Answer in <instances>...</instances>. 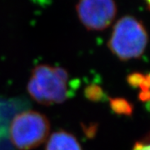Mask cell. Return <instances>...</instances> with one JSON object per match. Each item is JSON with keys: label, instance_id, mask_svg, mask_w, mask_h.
<instances>
[{"label": "cell", "instance_id": "cell-1", "mask_svg": "<svg viewBox=\"0 0 150 150\" xmlns=\"http://www.w3.org/2000/svg\"><path fill=\"white\" fill-rule=\"evenodd\" d=\"M69 74L60 67L37 65L28 81L27 90L34 101L50 106L65 102L70 95Z\"/></svg>", "mask_w": 150, "mask_h": 150}, {"label": "cell", "instance_id": "cell-2", "mask_svg": "<svg viewBox=\"0 0 150 150\" xmlns=\"http://www.w3.org/2000/svg\"><path fill=\"white\" fill-rule=\"evenodd\" d=\"M148 44V34L139 20L131 16L118 19L113 26L108 47L117 58L129 60L140 57Z\"/></svg>", "mask_w": 150, "mask_h": 150}, {"label": "cell", "instance_id": "cell-3", "mask_svg": "<svg viewBox=\"0 0 150 150\" xmlns=\"http://www.w3.org/2000/svg\"><path fill=\"white\" fill-rule=\"evenodd\" d=\"M50 122L42 112L27 110L13 118L9 126V138L18 150H32L48 139Z\"/></svg>", "mask_w": 150, "mask_h": 150}, {"label": "cell", "instance_id": "cell-4", "mask_svg": "<svg viewBox=\"0 0 150 150\" xmlns=\"http://www.w3.org/2000/svg\"><path fill=\"white\" fill-rule=\"evenodd\" d=\"M76 13L80 23L90 31L108 28L117 14L114 0H79Z\"/></svg>", "mask_w": 150, "mask_h": 150}, {"label": "cell", "instance_id": "cell-5", "mask_svg": "<svg viewBox=\"0 0 150 150\" xmlns=\"http://www.w3.org/2000/svg\"><path fill=\"white\" fill-rule=\"evenodd\" d=\"M45 150H83V149L74 134L64 130H58L48 138Z\"/></svg>", "mask_w": 150, "mask_h": 150}, {"label": "cell", "instance_id": "cell-6", "mask_svg": "<svg viewBox=\"0 0 150 150\" xmlns=\"http://www.w3.org/2000/svg\"><path fill=\"white\" fill-rule=\"evenodd\" d=\"M128 82L134 88L139 89V97L142 100L150 101V73L147 74H133L129 76Z\"/></svg>", "mask_w": 150, "mask_h": 150}, {"label": "cell", "instance_id": "cell-7", "mask_svg": "<svg viewBox=\"0 0 150 150\" xmlns=\"http://www.w3.org/2000/svg\"><path fill=\"white\" fill-rule=\"evenodd\" d=\"M84 95L86 98L92 102H102L106 100L107 95L100 86L97 84H89L84 89Z\"/></svg>", "mask_w": 150, "mask_h": 150}, {"label": "cell", "instance_id": "cell-8", "mask_svg": "<svg viewBox=\"0 0 150 150\" xmlns=\"http://www.w3.org/2000/svg\"><path fill=\"white\" fill-rule=\"evenodd\" d=\"M110 106L112 111L118 114H129L132 108L129 103L123 98H113L110 100Z\"/></svg>", "mask_w": 150, "mask_h": 150}, {"label": "cell", "instance_id": "cell-9", "mask_svg": "<svg viewBox=\"0 0 150 150\" xmlns=\"http://www.w3.org/2000/svg\"><path fill=\"white\" fill-rule=\"evenodd\" d=\"M133 150H150V139L144 142L137 143Z\"/></svg>", "mask_w": 150, "mask_h": 150}, {"label": "cell", "instance_id": "cell-10", "mask_svg": "<svg viewBox=\"0 0 150 150\" xmlns=\"http://www.w3.org/2000/svg\"><path fill=\"white\" fill-rule=\"evenodd\" d=\"M146 2H147V4H148V6L149 7V8H150V0H146Z\"/></svg>", "mask_w": 150, "mask_h": 150}]
</instances>
